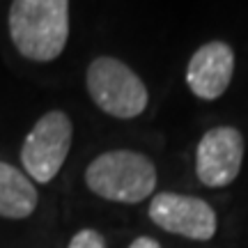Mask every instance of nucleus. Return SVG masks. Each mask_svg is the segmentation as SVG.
Returning <instances> with one entry per match:
<instances>
[{
    "mask_svg": "<svg viewBox=\"0 0 248 248\" xmlns=\"http://www.w3.org/2000/svg\"><path fill=\"white\" fill-rule=\"evenodd\" d=\"M9 37L28 60H55L69 39V0H12Z\"/></svg>",
    "mask_w": 248,
    "mask_h": 248,
    "instance_id": "nucleus-1",
    "label": "nucleus"
},
{
    "mask_svg": "<svg viewBox=\"0 0 248 248\" xmlns=\"http://www.w3.org/2000/svg\"><path fill=\"white\" fill-rule=\"evenodd\" d=\"M85 184L94 195L110 202L136 204L156 188V168L145 154L110 150L99 154L85 170Z\"/></svg>",
    "mask_w": 248,
    "mask_h": 248,
    "instance_id": "nucleus-2",
    "label": "nucleus"
},
{
    "mask_svg": "<svg viewBox=\"0 0 248 248\" xmlns=\"http://www.w3.org/2000/svg\"><path fill=\"white\" fill-rule=\"evenodd\" d=\"M88 92L104 113L120 120L138 117L147 108L150 94L138 74L122 60L99 55L88 67Z\"/></svg>",
    "mask_w": 248,
    "mask_h": 248,
    "instance_id": "nucleus-3",
    "label": "nucleus"
},
{
    "mask_svg": "<svg viewBox=\"0 0 248 248\" xmlns=\"http://www.w3.org/2000/svg\"><path fill=\"white\" fill-rule=\"evenodd\" d=\"M74 126L64 110H48L37 120L21 147V163L28 177L37 184H48L64 166L69 154Z\"/></svg>",
    "mask_w": 248,
    "mask_h": 248,
    "instance_id": "nucleus-4",
    "label": "nucleus"
},
{
    "mask_svg": "<svg viewBox=\"0 0 248 248\" xmlns=\"http://www.w3.org/2000/svg\"><path fill=\"white\" fill-rule=\"evenodd\" d=\"M150 218L161 230L193 241H209L218 228L216 212L207 200L170 191L152 198Z\"/></svg>",
    "mask_w": 248,
    "mask_h": 248,
    "instance_id": "nucleus-5",
    "label": "nucleus"
},
{
    "mask_svg": "<svg viewBox=\"0 0 248 248\" xmlns=\"http://www.w3.org/2000/svg\"><path fill=\"white\" fill-rule=\"evenodd\" d=\"M244 161V136L234 126H216L204 133L195 152V175L209 188L232 184Z\"/></svg>",
    "mask_w": 248,
    "mask_h": 248,
    "instance_id": "nucleus-6",
    "label": "nucleus"
},
{
    "mask_svg": "<svg viewBox=\"0 0 248 248\" xmlns=\"http://www.w3.org/2000/svg\"><path fill=\"white\" fill-rule=\"evenodd\" d=\"M234 71V51L225 42H207L188 60L186 83L195 97L204 101L218 99L228 90Z\"/></svg>",
    "mask_w": 248,
    "mask_h": 248,
    "instance_id": "nucleus-7",
    "label": "nucleus"
},
{
    "mask_svg": "<svg viewBox=\"0 0 248 248\" xmlns=\"http://www.w3.org/2000/svg\"><path fill=\"white\" fill-rule=\"evenodd\" d=\"M39 195L26 172L0 161V216L21 221L37 209Z\"/></svg>",
    "mask_w": 248,
    "mask_h": 248,
    "instance_id": "nucleus-8",
    "label": "nucleus"
},
{
    "mask_svg": "<svg viewBox=\"0 0 248 248\" xmlns=\"http://www.w3.org/2000/svg\"><path fill=\"white\" fill-rule=\"evenodd\" d=\"M67 248H106V241H104V237H101L97 230L85 228V230L76 232V234L71 237Z\"/></svg>",
    "mask_w": 248,
    "mask_h": 248,
    "instance_id": "nucleus-9",
    "label": "nucleus"
},
{
    "mask_svg": "<svg viewBox=\"0 0 248 248\" xmlns=\"http://www.w3.org/2000/svg\"><path fill=\"white\" fill-rule=\"evenodd\" d=\"M129 248H161V246H159V241L152 239V237H138V239L131 241Z\"/></svg>",
    "mask_w": 248,
    "mask_h": 248,
    "instance_id": "nucleus-10",
    "label": "nucleus"
}]
</instances>
